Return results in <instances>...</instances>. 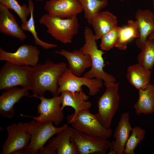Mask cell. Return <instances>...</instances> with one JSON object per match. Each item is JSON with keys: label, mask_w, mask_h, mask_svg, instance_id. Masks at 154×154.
<instances>
[{"label": "cell", "mask_w": 154, "mask_h": 154, "mask_svg": "<svg viewBox=\"0 0 154 154\" xmlns=\"http://www.w3.org/2000/svg\"><path fill=\"white\" fill-rule=\"evenodd\" d=\"M36 1H43L44 0H35ZM50 1H54L56 0H49Z\"/></svg>", "instance_id": "1f68e13d"}, {"label": "cell", "mask_w": 154, "mask_h": 154, "mask_svg": "<svg viewBox=\"0 0 154 154\" xmlns=\"http://www.w3.org/2000/svg\"><path fill=\"white\" fill-rule=\"evenodd\" d=\"M148 38L150 39L154 40V32L149 35L148 37Z\"/></svg>", "instance_id": "4dcf8cb0"}, {"label": "cell", "mask_w": 154, "mask_h": 154, "mask_svg": "<svg viewBox=\"0 0 154 154\" xmlns=\"http://www.w3.org/2000/svg\"><path fill=\"white\" fill-rule=\"evenodd\" d=\"M39 21L47 28V33L56 40L64 44L71 43L73 37L78 32L77 15L70 18L62 19L45 14Z\"/></svg>", "instance_id": "3957f363"}, {"label": "cell", "mask_w": 154, "mask_h": 154, "mask_svg": "<svg viewBox=\"0 0 154 154\" xmlns=\"http://www.w3.org/2000/svg\"><path fill=\"white\" fill-rule=\"evenodd\" d=\"M121 28L117 26L101 37L100 46L102 50L108 51L115 47Z\"/></svg>", "instance_id": "f546056e"}, {"label": "cell", "mask_w": 154, "mask_h": 154, "mask_svg": "<svg viewBox=\"0 0 154 154\" xmlns=\"http://www.w3.org/2000/svg\"><path fill=\"white\" fill-rule=\"evenodd\" d=\"M56 53L64 57L67 60L68 69L74 75L80 76L85 70L91 67L92 62L90 56L82 53L80 50L70 52L64 49L55 51Z\"/></svg>", "instance_id": "e0dca14e"}, {"label": "cell", "mask_w": 154, "mask_h": 154, "mask_svg": "<svg viewBox=\"0 0 154 154\" xmlns=\"http://www.w3.org/2000/svg\"><path fill=\"white\" fill-rule=\"evenodd\" d=\"M70 140L80 154H105L111 146L108 139L90 135L74 128Z\"/></svg>", "instance_id": "30bf717a"}, {"label": "cell", "mask_w": 154, "mask_h": 154, "mask_svg": "<svg viewBox=\"0 0 154 154\" xmlns=\"http://www.w3.org/2000/svg\"><path fill=\"white\" fill-rule=\"evenodd\" d=\"M0 32L17 38L22 42L27 37V35L17 22L13 15L5 6L1 3H0Z\"/></svg>", "instance_id": "ac0fdd59"}, {"label": "cell", "mask_w": 154, "mask_h": 154, "mask_svg": "<svg viewBox=\"0 0 154 154\" xmlns=\"http://www.w3.org/2000/svg\"><path fill=\"white\" fill-rule=\"evenodd\" d=\"M32 67L19 66L6 61L0 70V90L20 86L32 90L30 74Z\"/></svg>", "instance_id": "8992f818"}, {"label": "cell", "mask_w": 154, "mask_h": 154, "mask_svg": "<svg viewBox=\"0 0 154 154\" xmlns=\"http://www.w3.org/2000/svg\"><path fill=\"white\" fill-rule=\"evenodd\" d=\"M85 43L80 50L83 53L89 54L91 58L92 66L91 69L85 73L83 76L89 79L97 78L104 82L106 86L115 83L116 79L112 75L105 72L103 68L106 66L103 55L104 52L98 48L94 34L88 27L84 30Z\"/></svg>", "instance_id": "7a4b0ae2"}, {"label": "cell", "mask_w": 154, "mask_h": 154, "mask_svg": "<svg viewBox=\"0 0 154 154\" xmlns=\"http://www.w3.org/2000/svg\"><path fill=\"white\" fill-rule=\"evenodd\" d=\"M28 7L30 10V17L29 19L27 22L24 23H22L21 26V28L23 31L30 32L34 38L35 43L37 45L40 46L44 49L47 50L57 47V46L56 44L45 42L38 38L35 29L33 16L34 9V3L32 0H28Z\"/></svg>", "instance_id": "484cf974"}, {"label": "cell", "mask_w": 154, "mask_h": 154, "mask_svg": "<svg viewBox=\"0 0 154 154\" xmlns=\"http://www.w3.org/2000/svg\"><path fill=\"white\" fill-rule=\"evenodd\" d=\"M67 68L65 62L55 64L49 60L32 67L30 76L33 95L29 97L44 95L46 91L53 97L58 96V80Z\"/></svg>", "instance_id": "6da1fadb"}, {"label": "cell", "mask_w": 154, "mask_h": 154, "mask_svg": "<svg viewBox=\"0 0 154 154\" xmlns=\"http://www.w3.org/2000/svg\"><path fill=\"white\" fill-rule=\"evenodd\" d=\"M25 124L31 135V139L27 148L19 152V154H38L47 141L68 125L65 124L56 127L50 122H38L33 120Z\"/></svg>", "instance_id": "277c9868"}, {"label": "cell", "mask_w": 154, "mask_h": 154, "mask_svg": "<svg viewBox=\"0 0 154 154\" xmlns=\"http://www.w3.org/2000/svg\"><path fill=\"white\" fill-rule=\"evenodd\" d=\"M82 5L84 11V17L91 25L94 17L108 5V1L99 0H78Z\"/></svg>", "instance_id": "4316f807"}, {"label": "cell", "mask_w": 154, "mask_h": 154, "mask_svg": "<svg viewBox=\"0 0 154 154\" xmlns=\"http://www.w3.org/2000/svg\"><path fill=\"white\" fill-rule=\"evenodd\" d=\"M40 51L37 46L23 44L14 52H9L0 47V60L19 66H34L38 64Z\"/></svg>", "instance_id": "7c38bea8"}, {"label": "cell", "mask_w": 154, "mask_h": 154, "mask_svg": "<svg viewBox=\"0 0 154 154\" xmlns=\"http://www.w3.org/2000/svg\"><path fill=\"white\" fill-rule=\"evenodd\" d=\"M0 3L5 6L9 9L14 11L20 18L22 23L27 21V17L30 14V12L27 5L23 4L21 5L17 0H0Z\"/></svg>", "instance_id": "f1b7e54d"}, {"label": "cell", "mask_w": 154, "mask_h": 154, "mask_svg": "<svg viewBox=\"0 0 154 154\" xmlns=\"http://www.w3.org/2000/svg\"><path fill=\"white\" fill-rule=\"evenodd\" d=\"M140 49L137 58L138 63L151 70L154 65V40L147 39Z\"/></svg>", "instance_id": "d4e9b609"}, {"label": "cell", "mask_w": 154, "mask_h": 154, "mask_svg": "<svg viewBox=\"0 0 154 154\" xmlns=\"http://www.w3.org/2000/svg\"><path fill=\"white\" fill-rule=\"evenodd\" d=\"M135 18L138 22L140 33L135 43L140 49L149 35L154 32V14L149 9H139L136 13Z\"/></svg>", "instance_id": "44dd1931"}, {"label": "cell", "mask_w": 154, "mask_h": 154, "mask_svg": "<svg viewBox=\"0 0 154 154\" xmlns=\"http://www.w3.org/2000/svg\"><path fill=\"white\" fill-rule=\"evenodd\" d=\"M138 90V99L133 107L136 114L154 112V85L150 84Z\"/></svg>", "instance_id": "603a6c76"}, {"label": "cell", "mask_w": 154, "mask_h": 154, "mask_svg": "<svg viewBox=\"0 0 154 154\" xmlns=\"http://www.w3.org/2000/svg\"><path fill=\"white\" fill-rule=\"evenodd\" d=\"M146 133L142 127L135 126L132 128L131 134L126 143L124 154H134V151L140 142L143 140Z\"/></svg>", "instance_id": "83f0119b"}, {"label": "cell", "mask_w": 154, "mask_h": 154, "mask_svg": "<svg viewBox=\"0 0 154 154\" xmlns=\"http://www.w3.org/2000/svg\"><path fill=\"white\" fill-rule=\"evenodd\" d=\"M73 128L68 125L51 137L48 144L38 152V154H79L75 145L70 140Z\"/></svg>", "instance_id": "4fadbf2b"}, {"label": "cell", "mask_w": 154, "mask_h": 154, "mask_svg": "<svg viewBox=\"0 0 154 154\" xmlns=\"http://www.w3.org/2000/svg\"><path fill=\"white\" fill-rule=\"evenodd\" d=\"M66 120L73 128L90 135L108 139L112 134L111 128L105 127L96 114L91 113L89 110L82 111L75 116L69 115Z\"/></svg>", "instance_id": "5b68a950"}, {"label": "cell", "mask_w": 154, "mask_h": 154, "mask_svg": "<svg viewBox=\"0 0 154 154\" xmlns=\"http://www.w3.org/2000/svg\"><path fill=\"white\" fill-rule=\"evenodd\" d=\"M8 135L2 147L1 154H18L27 147L31 135L24 123H13L7 127Z\"/></svg>", "instance_id": "8fae6325"}, {"label": "cell", "mask_w": 154, "mask_h": 154, "mask_svg": "<svg viewBox=\"0 0 154 154\" xmlns=\"http://www.w3.org/2000/svg\"><path fill=\"white\" fill-rule=\"evenodd\" d=\"M139 35L137 21V20H128L127 25L121 27L115 47L120 50H125L127 48V42L133 38H138Z\"/></svg>", "instance_id": "cb8c5ba5"}, {"label": "cell", "mask_w": 154, "mask_h": 154, "mask_svg": "<svg viewBox=\"0 0 154 154\" xmlns=\"http://www.w3.org/2000/svg\"><path fill=\"white\" fill-rule=\"evenodd\" d=\"M29 90L15 87L3 92L0 96V114L3 117L11 118L15 114L14 106L24 96H29Z\"/></svg>", "instance_id": "2e32d148"}, {"label": "cell", "mask_w": 154, "mask_h": 154, "mask_svg": "<svg viewBox=\"0 0 154 154\" xmlns=\"http://www.w3.org/2000/svg\"><path fill=\"white\" fill-rule=\"evenodd\" d=\"M117 17L108 11H100L93 18L91 23L94 31L96 40L101 39L117 26Z\"/></svg>", "instance_id": "ffe728a7"}, {"label": "cell", "mask_w": 154, "mask_h": 154, "mask_svg": "<svg viewBox=\"0 0 154 154\" xmlns=\"http://www.w3.org/2000/svg\"><path fill=\"white\" fill-rule=\"evenodd\" d=\"M151 70L137 63L127 68L126 77L129 82L139 90L150 84Z\"/></svg>", "instance_id": "7402d4cb"}, {"label": "cell", "mask_w": 154, "mask_h": 154, "mask_svg": "<svg viewBox=\"0 0 154 154\" xmlns=\"http://www.w3.org/2000/svg\"><path fill=\"white\" fill-rule=\"evenodd\" d=\"M44 9L50 15L62 19L71 18L83 11L78 0L47 1Z\"/></svg>", "instance_id": "5bb4252c"}, {"label": "cell", "mask_w": 154, "mask_h": 154, "mask_svg": "<svg viewBox=\"0 0 154 154\" xmlns=\"http://www.w3.org/2000/svg\"><path fill=\"white\" fill-rule=\"evenodd\" d=\"M60 96L61 100V110H62L66 106L73 108L74 110L72 116H75L79 112L89 110L92 103L87 101L89 96L83 91L71 92L67 91L62 92Z\"/></svg>", "instance_id": "d6986e66"}, {"label": "cell", "mask_w": 154, "mask_h": 154, "mask_svg": "<svg viewBox=\"0 0 154 154\" xmlns=\"http://www.w3.org/2000/svg\"><path fill=\"white\" fill-rule=\"evenodd\" d=\"M40 102L37 107L38 117L25 115L21 114L20 116L33 118L38 122H50L57 126L63 121L64 114L61 110L60 97L57 96L50 98H45L44 95L36 96Z\"/></svg>", "instance_id": "9c48e42d"}, {"label": "cell", "mask_w": 154, "mask_h": 154, "mask_svg": "<svg viewBox=\"0 0 154 154\" xmlns=\"http://www.w3.org/2000/svg\"><path fill=\"white\" fill-rule=\"evenodd\" d=\"M100 1H107V0H99ZM121 1H122L123 0H121Z\"/></svg>", "instance_id": "836d02e7"}, {"label": "cell", "mask_w": 154, "mask_h": 154, "mask_svg": "<svg viewBox=\"0 0 154 154\" xmlns=\"http://www.w3.org/2000/svg\"><path fill=\"white\" fill-rule=\"evenodd\" d=\"M119 86L118 82L107 85L105 92L98 102V111L96 116L102 124L107 129L110 128L112 120L119 108Z\"/></svg>", "instance_id": "52a82bcc"}, {"label": "cell", "mask_w": 154, "mask_h": 154, "mask_svg": "<svg viewBox=\"0 0 154 154\" xmlns=\"http://www.w3.org/2000/svg\"><path fill=\"white\" fill-rule=\"evenodd\" d=\"M153 8L154 9V0H153Z\"/></svg>", "instance_id": "d6a6232c"}, {"label": "cell", "mask_w": 154, "mask_h": 154, "mask_svg": "<svg viewBox=\"0 0 154 154\" xmlns=\"http://www.w3.org/2000/svg\"><path fill=\"white\" fill-rule=\"evenodd\" d=\"M132 128L128 112L121 115L114 133L115 140L111 143L108 154H124L125 146Z\"/></svg>", "instance_id": "9a60e30c"}, {"label": "cell", "mask_w": 154, "mask_h": 154, "mask_svg": "<svg viewBox=\"0 0 154 154\" xmlns=\"http://www.w3.org/2000/svg\"><path fill=\"white\" fill-rule=\"evenodd\" d=\"M102 80L97 78L89 79L74 74L67 68L58 80V94L64 91L71 92L83 91L82 86H85L89 89V95H96L103 86Z\"/></svg>", "instance_id": "ba28073f"}]
</instances>
